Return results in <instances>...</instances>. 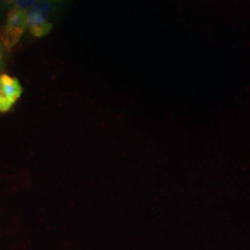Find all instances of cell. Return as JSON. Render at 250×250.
Returning a JSON list of instances; mask_svg holds the SVG:
<instances>
[{"mask_svg": "<svg viewBox=\"0 0 250 250\" xmlns=\"http://www.w3.org/2000/svg\"><path fill=\"white\" fill-rule=\"evenodd\" d=\"M53 4L49 0H42L28 11L26 15V29L31 35L40 38L47 36L52 30L50 17Z\"/></svg>", "mask_w": 250, "mask_h": 250, "instance_id": "1", "label": "cell"}, {"mask_svg": "<svg viewBox=\"0 0 250 250\" xmlns=\"http://www.w3.org/2000/svg\"><path fill=\"white\" fill-rule=\"evenodd\" d=\"M26 15L22 11L12 8L9 9L1 35V42L6 49H11L17 45L26 30Z\"/></svg>", "mask_w": 250, "mask_h": 250, "instance_id": "2", "label": "cell"}, {"mask_svg": "<svg viewBox=\"0 0 250 250\" xmlns=\"http://www.w3.org/2000/svg\"><path fill=\"white\" fill-rule=\"evenodd\" d=\"M21 91V86L17 79L7 74L0 76V92L12 104H14L20 98Z\"/></svg>", "mask_w": 250, "mask_h": 250, "instance_id": "3", "label": "cell"}, {"mask_svg": "<svg viewBox=\"0 0 250 250\" xmlns=\"http://www.w3.org/2000/svg\"><path fill=\"white\" fill-rule=\"evenodd\" d=\"M37 1L38 0H15L13 8L24 13H28V11L36 5Z\"/></svg>", "mask_w": 250, "mask_h": 250, "instance_id": "4", "label": "cell"}, {"mask_svg": "<svg viewBox=\"0 0 250 250\" xmlns=\"http://www.w3.org/2000/svg\"><path fill=\"white\" fill-rule=\"evenodd\" d=\"M15 0H0V8L1 9H7L14 5Z\"/></svg>", "mask_w": 250, "mask_h": 250, "instance_id": "5", "label": "cell"}, {"mask_svg": "<svg viewBox=\"0 0 250 250\" xmlns=\"http://www.w3.org/2000/svg\"><path fill=\"white\" fill-rule=\"evenodd\" d=\"M0 55H1V46H0Z\"/></svg>", "mask_w": 250, "mask_h": 250, "instance_id": "6", "label": "cell"}, {"mask_svg": "<svg viewBox=\"0 0 250 250\" xmlns=\"http://www.w3.org/2000/svg\"><path fill=\"white\" fill-rule=\"evenodd\" d=\"M0 59H1V55H0Z\"/></svg>", "mask_w": 250, "mask_h": 250, "instance_id": "7", "label": "cell"}]
</instances>
